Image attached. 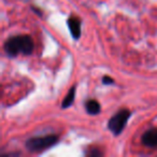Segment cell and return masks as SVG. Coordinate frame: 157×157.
Instances as JSON below:
<instances>
[{
  "mask_svg": "<svg viewBox=\"0 0 157 157\" xmlns=\"http://www.w3.org/2000/svg\"><path fill=\"white\" fill-rule=\"evenodd\" d=\"M130 116V112L128 110H121L118 111L111 120L109 121V129L114 133V135H120L123 131L124 127L126 126L127 120Z\"/></svg>",
  "mask_w": 157,
  "mask_h": 157,
  "instance_id": "2",
  "label": "cell"
},
{
  "mask_svg": "<svg viewBox=\"0 0 157 157\" xmlns=\"http://www.w3.org/2000/svg\"><path fill=\"white\" fill-rule=\"evenodd\" d=\"M142 142L148 147L157 146V129H150L142 136Z\"/></svg>",
  "mask_w": 157,
  "mask_h": 157,
  "instance_id": "4",
  "label": "cell"
},
{
  "mask_svg": "<svg viewBox=\"0 0 157 157\" xmlns=\"http://www.w3.org/2000/svg\"><path fill=\"white\" fill-rule=\"evenodd\" d=\"M102 82L105 84H112L113 83V80H112L111 78H108V76H105V78H102Z\"/></svg>",
  "mask_w": 157,
  "mask_h": 157,
  "instance_id": "8",
  "label": "cell"
},
{
  "mask_svg": "<svg viewBox=\"0 0 157 157\" xmlns=\"http://www.w3.org/2000/svg\"><path fill=\"white\" fill-rule=\"evenodd\" d=\"M68 26H69L70 31H71V35L75 39H78L80 37V35H81V23H80V20L76 17H70L68 20Z\"/></svg>",
  "mask_w": 157,
  "mask_h": 157,
  "instance_id": "5",
  "label": "cell"
},
{
  "mask_svg": "<svg viewBox=\"0 0 157 157\" xmlns=\"http://www.w3.org/2000/svg\"><path fill=\"white\" fill-rule=\"evenodd\" d=\"M33 50V42L29 36H16L7 40L5 51L9 56H16L20 53L28 55Z\"/></svg>",
  "mask_w": 157,
  "mask_h": 157,
  "instance_id": "1",
  "label": "cell"
},
{
  "mask_svg": "<svg viewBox=\"0 0 157 157\" xmlns=\"http://www.w3.org/2000/svg\"><path fill=\"white\" fill-rule=\"evenodd\" d=\"M74 92H75V90H74V87H72L70 90V92L68 93V95L66 96V98L63 99V108H68L71 105V103L73 102V99H74Z\"/></svg>",
  "mask_w": 157,
  "mask_h": 157,
  "instance_id": "7",
  "label": "cell"
},
{
  "mask_svg": "<svg viewBox=\"0 0 157 157\" xmlns=\"http://www.w3.org/2000/svg\"><path fill=\"white\" fill-rule=\"evenodd\" d=\"M58 138L56 136H45V137L40 138H33L29 139L26 143V146L29 151H42L50 146L54 145L57 142Z\"/></svg>",
  "mask_w": 157,
  "mask_h": 157,
  "instance_id": "3",
  "label": "cell"
},
{
  "mask_svg": "<svg viewBox=\"0 0 157 157\" xmlns=\"http://www.w3.org/2000/svg\"><path fill=\"white\" fill-rule=\"evenodd\" d=\"M90 155H93V156H94V155H101V153L100 152H97V151L95 150V151H93L92 153H90Z\"/></svg>",
  "mask_w": 157,
  "mask_h": 157,
  "instance_id": "9",
  "label": "cell"
},
{
  "mask_svg": "<svg viewBox=\"0 0 157 157\" xmlns=\"http://www.w3.org/2000/svg\"><path fill=\"white\" fill-rule=\"evenodd\" d=\"M86 110L90 114H98L100 112V105L96 100H88L86 102Z\"/></svg>",
  "mask_w": 157,
  "mask_h": 157,
  "instance_id": "6",
  "label": "cell"
}]
</instances>
